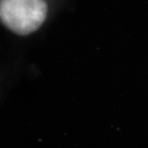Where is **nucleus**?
<instances>
[{
  "instance_id": "nucleus-1",
  "label": "nucleus",
  "mask_w": 148,
  "mask_h": 148,
  "mask_svg": "<svg viewBox=\"0 0 148 148\" xmlns=\"http://www.w3.org/2000/svg\"><path fill=\"white\" fill-rule=\"evenodd\" d=\"M69 0H0V27L18 38L43 31Z\"/></svg>"
},
{
  "instance_id": "nucleus-2",
  "label": "nucleus",
  "mask_w": 148,
  "mask_h": 148,
  "mask_svg": "<svg viewBox=\"0 0 148 148\" xmlns=\"http://www.w3.org/2000/svg\"><path fill=\"white\" fill-rule=\"evenodd\" d=\"M17 75H18V73H17L14 66H7L4 69H0V104L3 101L8 90L16 82Z\"/></svg>"
}]
</instances>
